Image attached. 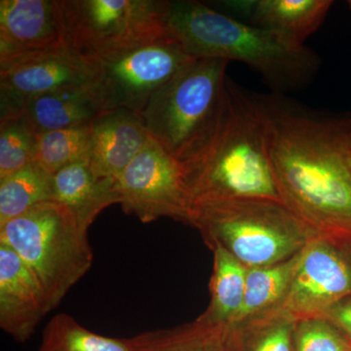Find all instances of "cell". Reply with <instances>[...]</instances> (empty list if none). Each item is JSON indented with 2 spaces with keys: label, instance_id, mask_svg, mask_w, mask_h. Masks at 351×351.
<instances>
[{
  "label": "cell",
  "instance_id": "obj_1",
  "mask_svg": "<svg viewBox=\"0 0 351 351\" xmlns=\"http://www.w3.org/2000/svg\"><path fill=\"white\" fill-rule=\"evenodd\" d=\"M258 100L284 204L319 232H351V120Z\"/></svg>",
  "mask_w": 351,
  "mask_h": 351
},
{
  "label": "cell",
  "instance_id": "obj_2",
  "mask_svg": "<svg viewBox=\"0 0 351 351\" xmlns=\"http://www.w3.org/2000/svg\"><path fill=\"white\" fill-rule=\"evenodd\" d=\"M182 169L189 213L197 205L239 198L283 202L272 169L258 97L247 93L230 78L213 137Z\"/></svg>",
  "mask_w": 351,
  "mask_h": 351
},
{
  "label": "cell",
  "instance_id": "obj_3",
  "mask_svg": "<svg viewBox=\"0 0 351 351\" xmlns=\"http://www.w3.org/2000/svg\"><path fill=\"white\" fill-rule=\"evenodd\" d=\"M166 25L189 56L242 62L280 89L302 86L319 66L315 53L304 44L204 2H168Z\"/></svg>",
  "mask_w": 351,
  "mask_h": 351
},
{
  "label": "cell",
  "instance_id": "obj_4",
  "mask_svg": "<svg viewBox=\"0 0 351 351\" xmlns=\"http://www.w3.org/2000/svg\"><path fill=\"white\" fill-rule=\"evenodd\" d=\"M189 223L210 249L221 247L247 269L288 260L320 232L281 201L263 198L197 205Z\"/></svg>",
  "mask_w": 351,
  "mask_h": 351
},
{
  "label": "cell",
  "instance_id": "obj_5",
  "mask_svg": "<svg viewBox=\"0 0 351 351\" xmlns=\"http://www.w3.org/2000/svg\"><path fill=\"white\" fill-rule=\"evenodd\" d=\"M228 63L193 60L152 97L142 113L152 140L182 166L203 151L219 125Z\"/></svg>",
  "mask_w": 351,
  "mask_h": 351
},
{
  "label": "cell",
  "instance_id": "obj_6",
  "mask_svg": "<svg viewBox=\"0 0 351 351\" xmlns=\"http://www.w3.org/2000/svg\"><path fill=\"white\" fill-rule=\"evenodd\" d=\"M0 243L36 276L52 311L91 267L93 253L75 215L50 200L0 226Z\"/></svg>",
  "mask_w": 351,
  "mask_h": 351
},
{
  "label": "cell",
  "instance_id": "obj_7",
  "mask_svg": "<svg viewBox=\"0 0 351 351\" xmlns=\"http://www.w3.org/2000/svg\"><path fill=\"white\" fill-rule=\"evenodd\" d=\"M162 0H58L64 46L97 64L170 36Z\"/></svg>",
  "mask_w": 351,
  "mask_h": 351
},
{
  "label": "cell",
  "instance_id": "obj_8",
  "mask_svg": "<svg viewBox=\"0 0 351 351\" xmlns=\"http://www.w3.org/2000/svg\"><path fill=\"white\" fill-rule=\"evenodd\" d=\"M195 59L170 36L97 64L90 90L104 110L142 114L152 97Z\"/></svg>",
  "mask_w": 351,
  "mask_h": 351
},
{
  "label": "cell",
  "instance_id": "obj_9",
  "mask_svg": "<svg viewBox=\"0 0 351 351\" xmlns=\"http://www.w3.org/2000/svg\"><path fill=\"white\" fill-rule=\"evenodd\" d=\"M119 204L143 223L171 218L189 223L184 169L156 141H149L117 179Z\"/></svg>",
  "mask_w": 351,
  "mask_h": 351
},
{
  "label": "cell",
  "instance_id": "obj_10",
  "mask_svg": "<svg viewBox=\"0 0 351 351\" xmlns=\"http://www.w3.org/2000/svg\"><path fill=\"white\" fill-rule=\"evenodd\" d=\"M351 299V232H320L302 250L283 308L297 319Z\"/></svg>",
  "mask_w": 351,
  "mask_h": 351
},
{
  "label": "cell",
  "instance_id": "obj_11",
  "mask_svg": "<svg viewBox=\"0 0 351 351\" xmlns=\"http://www.w3.org/2000/svg\"><path fill=\"white\" fill-rule=\"evenodd\" d=\"M97 64L66 47L32 51L0 59V105L8 117L23 101L62 90L88 88Z\"/></svg>",
  "mask_w": 351,
  "mask_h": 351
},
{
  "label": "cell",
  "instance_id": "obj_12",
  "mask_svg": "<svg viewBox=\"0 0 351 351\" xmlns=\"http://www.w3.org/2000/svg\"><path fill=\"white\" fill-rule=\"evenodd\" d=\"M51 311L45 291L22 258L0 243V326L16 341H27Z\"/></svg>",
  "mask_w": 351,
  "mask_h": 351
},
{
  "label": "cell",
  "instance_id": "obj_13",
  "mask_svg": "<svg viewBox=\"0 0 351 351\" xmlns=\"http://www.w3.org/2000/svg\"><path fill=\"white\" fill-rule=\"evenodd\" d=\"M89 127L86 161L99 177L117 179L152 138L142 114L125 108L104 110Z\"/></svg>",
  "mask_w": 351,
  "mask_h": 351
},
{
  "label": "cell",
  "instance_id": "obj_14",
  "mask_svg": "<svg viewBox=\"0 0 351 351\" xmlns=\"http://www.w3.org/2000/svg\"><path fill=\"white\" fill-rule=\"evenodd\" d=\"M66 47L58 0L0 1V59Z\"/></svg>",
  "mask_w": 351,
  "mask_h": 351
},
{
  "label": "cell",
  "instance_id": "obj_15",
  "mask_svg": "<svg viewBox=\"0 0 351 351\" xmlns=\"http://www.w3.org/2000/svg\"><path fill=\"white\" fill-rule=\"evenodd\" d=\"M233 18L249 20V24L271 29L304 44L324 22L331 0H232L217 1Z\"/></svg>",
  "mask_w": 351,
  "mask_h": 351
},
{
  "label": "cell",
  "instance_id": "obj_16",
  "mask_svg": "<svg viewBox=\"0 0 351 351\" xmlns=\"http://www.w3.org/2000/svg\"><path fill=\"white\" fill-rule=\"evenodd\" d=\"M103 112L100 103L88 87L62 90L34 97L23 101L5 117H20L36 135H39L47 132L89 125Z\"/></svg>",
  "mask_w": 351,
  "mask_h": 351
},
{
  "label": "cell",
  "instance_id": "obj_17",
  "mask_svg": "<svg viewBox=\"0 0 351 351\" xmlns=\"http://www.w3.org/2000/svg\"><path fill=\"white\" fill-rule=\"evenodd\" d=\"M53 200L73 212L83 230L106 208L119 203L117 179L99 177L86 160L66 166L52 175Z\"/></svg>",
  "mask_w": 351,
  "mask_h": 351
},
{
  "label": "cell",
  "instance_id": "obj_18",
  "mask_svg": "<svg viewBox=\"0 0 351 351\" xmlns=\"http://www.w3.org/2000/svg\"><path fill=\"white\" fill-rule=\"evenodd\" d=\"M214 254L209 306L197 319L217 326H230L243 306L248 269L219 246Z\"/></svg>",
  "mask_w": 351,
  "mask_h": 351
},
{
  "label": "cell",
  "instance_id": "obj_19",
  "mask_svg": "<svg viewBox=\"0 0 351 351\" xmlns=\"http://www.w3.org/2000/svg\"><path fill=\"white\" fill-rule=\"evenodd\" d=\"M297 318L283 307L230 325L228 351H294Z\"/></svg>",
  "mask_w": 351,
  "mask_h": 351
},
{
  "label": "cell",
  "instance_id": "obj_20",
  "mask_svg": "<svg viewBox=\"0 0 351 351\" xmlns=\"http://www.w3.org/2000/svg\"><path fill=\"white\" fill-rule=\"evenodd\" d=\"M302 253V250L283 262L248 269L243 306L233 323L283 306Z\"/></svg>",
  "mask_w": 351,
  "mask_h": 351
},
{
  "label": "cell",
  "instance_id": "obj_21",
  "mask_svg": "<svg viewBox=\"0 0 351 351\" xmlns=\"http://www.w3.org/2000/svg\"><path fill=\"white\" fill-rule=\"evenodd\" d=\"M228 329L196 319L173 329L143 332L129 341L134 351H228Z\"/></svg>",
  "mask_w": 351,
  "mask_h": 351
},
{
  "label": "cell",
  "instance_id": "obj_22",
  "mask_svg": "<svg viewBox=\"0 0 351 351\" xmlns=\"http://www.w3.org/2000/svg\"><path fill=\"white\" fill-rule=\"evenodd\" d=\"M53 200L52 175L36 163L0 180V226Z\"/></svg>",
  "mask_w": 351,
  "mask_h": 351
},
{
  "label": "cell",
  "instance_id": "obj_23",
  "mask_svg": "<svg viewBox=\"0 0 351 351\" xmlns=\"http://www.w3.org/2000/svg\"><path fill=\"white\" fill-rule=\"evenodd\" d=\"M39 351H134L128 339L108 338L85 329L66 314H58L43 332Z\"/></svg>",
  "mask_w": 351,
  "mask_h": 351
},
{
  "label": "cell",
  "instance_id": "obj_24",
  "mask_svg": "<svg viewBox=\"0 0 351 351\" xmlns=\"http://www.w3.org/2000/svg\"><path fill=\"white\" fill-rule=\"evenodd\" d=\"M89 125L39 134L34 163L54 175L71 164L86 160L89 149Z\"/></svg>",
  "mask_w": 351,
  "mask_h": 351
},
{
  "label": "cell",
  "instance_id": "obj_25",
  "mask_svg": "<svg viewBox=\"0 0 351 351\" xmlns=\"http://www.w3.org/2000/svg\"><path fill=\"white\" fill-rule=\"evenodd\" d=\"M38 135L17 117L0 119V180L34 162Z\"/></svg>",
  "mask_w": 351,
  "mask_h": 351
},
{
  "label": "cell",
  "instance_id": "obj_26",
  "mask_svg": "<svg viewBox=\"0 0 351 351\" xmlns=\"http://www.w3.org/2000/svg\"><path fill=\"white\" fill-rule=\"evenodd\" d=\"M294 351H351V343L326 318L311 316L295 323Z\"/></svg>",
  "mask_w": 351,
  "mask_h": 351
},
{
  "label": "cell",
  "instance_id": "obj_27",
  "mask_svg": "<svg viewBox=\"0 0 351 351\" xmlns=\"http://www.w3.org/2000/svg\"><path fill=\"white\" fill-rule=\"evenodd\" d=\"M323 317L326 318L351 343V299L343 300L329 307Z\"/></svg>",
  "mask_w": 351,
  "mask_h": 351
},
{
  "label": "cell",
  "instance_id": "obj_28",
  "mask_svg": "<svg viewBox=\"0 0 351 351\" xmlns=\"http://www.w3.org/2000/svg\"><path fill=\"white\" fill-rule=\"evenodd\" d=\"M348 6H350V9H351V0H350V1L348 2Z\"/></svg>",
  "mask_w": 351,
  "mask_h": 351
}]
</instances>
